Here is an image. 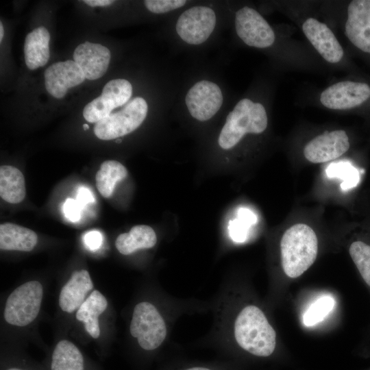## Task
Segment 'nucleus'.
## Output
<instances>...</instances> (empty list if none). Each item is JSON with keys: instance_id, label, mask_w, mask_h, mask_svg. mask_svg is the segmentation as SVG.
<instances>
[{"instance_id": "f257e3e1", "label": "nucleus", "mask_w": 370, "mask_h": 370, "mask_svg": "<svg viewBox=\"0 0 370 370\" xmlns=\"http://www.w3.org/2000/svg\"><path fill=\"white\" fill-rule=\"evenodd\" d=\"M234 336L238 346L253 356L268 358L276 347V332L264 312L255 305H247L237 314Z\"/></svg>"}, {"instance_id": "f03ea898", "label": "nucleus", "mask_w": 370, "mask_h": 370, "mask_svg": "<svg viewBox=\"0 0 370 370\" xmlns=\"http://www.w3.org/2000/svg\"><path fill=\"white\" fill-rule=\"evenodd\" d=\"M318 254V239L314 230L305 223L288 227L280 241L281 264L284 273L297 278L314 262Z\"/></svg>"}, {"instance_id": "7ed1b4c3", "label": "nucleus", "mask_w": 370, "mask_h": 370, "mask_svg": "<svg viewBox=\"0 0 370 370\" xmlns=\"http://www.w3.org/2000/svg\"><path fill=\"white\" fill-rule=\"evenodd\" d=\"M268 125L264 106L245 98L240 100L227 116L219 137V145L224 149L236 145L247 134H260Z\"/></svg>"}, {"instance_id": "20e7f679", "label": "nucleus", "mask_w": 370, "mask_h": 370, "mask_svg": "<svg viewBox=\"0 0 370 370\" xmlns=\"http://www.w3.org/2000/svg\"><path fill=\"white\" fill-rule=\"evenodd\" d=\"M43 287L37 280L27 281L8 295L4 309L5 322L15 327H25L36 320L40 313Z\"/></svg>"}, {"instance_id": "39448f33", "label": "nucleus", "mask_w": 370, "mask_h": 370, "mask_svg": "<svg viewBox=\"0 0 370 370\" xmlns=\"http://www.w3.org/2000/svg\"><path fill=\"white\" fill-rule=\"evenodd\" d=\"M130 332L132 337L136 338L142 350L152 352L164 343L167 335V328L157 308L153 304L143 301L134 308Z\"/></svg>"}, {"instance_id": "423d86ee", "label": "nucleus", "mask_w": 370, "mask_h": 370, "mask_svg": "<svg viewBox=\"0 0 370 370\" xmlns=\"http://www.w3.org/2000/svg\"><path fill=\"white\" fill-rule=\"evenodd\" d=\"M146 101L140 97L130 101L121 110L111 113L94 127L95 136L103 140L114 139L131 133L143 122L147 114Z\"/></svg>"}, {"instance_id": "0eeeda50", "label": "nucleus", "mask_w": 370, "mask_h": 370, "mask_svg": "<svg viewBox=\"0 0 370 370\" xmlns=\"http://www.w3.org/2000/svg\"><path fill=\"white\" fill-rule=\"evenodd\" d=\"M235 29L238 37L248 46L267 48L273 45V29L255 9L245 6L235 14Z\"/></svg>"}, {"instance_id": "6e6552de", "label": "nucleus", "mask_w": 370, "mask_h": 370, "mask_svg": "<svg viewBox=\"0 0 370 370\" xmlns=\"http://www.w3.org/2000/svg\"><path fill=\"white\" fill-rule=\"evenodd\" d=\"M132 94L131 84L124 79L109 81L100 96L89 102L83 110L84 119L90 123H98L112 111L125 104Z\"/></svg>"}, {"instance_id": "1a4fd4ad", "label": "nucleus", "mask_w": 370, "mask_h": 370, "mask_svg": "<svg viewBox=\"0 0 370 370\" xmlns=\"http://www.w3.org/2000/svg\"><path fill=\"white\" fill-rule=\"evenodd\" d=\"M370 97V86L363 82L343 80L335 82L320 94L321 105L332 110H347L358 107Z\"/></svg>"}, {"instance_id": "9d476101", "label": "nucleus", "mask_w": 370, "mask_h": 370, "mask_svg": "<svg viewBox=\"0 0 370 370\" xmlns=\"http://www.w3.org/2000/svg\"><path fill=\"white\" fill-rule=\"evenodd\" d=\"M216 25L213 10L205 6H195L184 11L178 18L176 32L179 36L190 45L206 41Z\"/></svg>"}, {"instance_id": "9b49d317", "label": "nucleus", "mask_w": 370, "mask_h": 370, "mask_svg": "<svg viewBox=\"0 0 370 370\" xmlns=\"http://www.w3.org/2000/svg\"><path fill=\"white\" fill-rule=\"evenodd\" d=\"M301 29L308 42L327 62L339 63L344 56V50L329 26L316 18L308 17L301 25Z\"/></svg>"}, {"instance_id": "f8f14e48", "label": "nucleus", "mask_w": 370, "mask_h": 370, "mask_svg": "<svg viewBox=\"0 0 370 370\" xmlns=\"http://www.w3.org/2000/svg\"><path fill=\"white\" fill-rule=\"evenodd\" d=\"M190 115L200 121L211 119L223 103V95L219 86L208 80L197 82L185 98Z\"/></svg>"}, {"instance_id": "ddd939ff", "label": "nucleus", "mask_w": 370, "mask_h": 370, "mask_svg": "<svg viewBox=\"0 0 370 370\" xmlns=\"http://www.w3.org/2000/svg\"><path fill=\"white\" fill-rule=\"evenodd\" d=\"M350 147L347 134L343 130H334L316 136L304 147L305 158L312 163L332 161L343 155Z\"/></svg>"}, {"instance_id": "4468645a", "label": "nucleus", "mask_w": 370, "mask_h": 370, "mask_svg": "<svg viewBox=\"0 0 370 370\" xmlns=\"http://www.w3.org/2000/svg\"><path fill=\"white\" fill-rule=\"evenodd\" d=\"M345 34L356 48L370 53V0H354L349 3Z\"/></svg>"}, {"instance_id": "2eb2a0df", "label": "nucleus", "mask_w": 370, "mask_h": 370, "mask_svg": "<svg viewBox=\"0 0 370 370\" xmlns=\"http://www.w3.org/2000/svg\"><path fill=\"white\" fill-rule=\"evenodd\" d=\"M85 76L75 61L56 62L45 71L47 91L53 97L63 98L69 88L82 84Z\"/></svg>"}, {"instance_id": "dca6fc26", "label": "nucleus", "mask_w": 370, "mask_h": 370, "mask_svg": "<svg viewBox=\"0 0 370 370\" xmlns=\"http://www.w3.org/2000/svg\"><path fill=\"white\" fill-rule=\"evenodd\" d=\"M73 59L82 69L85 78L95 80L101 77L107 71L110 51L102 45L85 42L76 47Z\"/></svg>"}, {"instance_id": "f3484780", "label": "nucleus", "mask_w": 370, "mask_h": 370, "mask_svg": "<svg viewBox=\"0 0 370 370\" xmlns=\"http://www.w3.org/2000/svg\"><path fill=\"white\" fill-rule=\"evenodd\" d=\"M93 288L92 280L87 270L75 271L60 290L58 297L60 308L66 313L76 312Z\"/></svg>"}, {"instance_id": "a211bd4d", "label": "nucleus", "mask_w": 370, "mask_h": 370, "mask_svg": "<svg viewBox=\"0 0 370 370\" xmlns=\"http://www.w3.org/2000/svg\"><path fill=\"white\" fill-rule=\"evenodd\" d=\"M106 297L98 290H93L75 312V318L84 324L88 334L94 339L100 336L99 316L108 308Z\"/></svg>"}, {"instance_id": "6ab92c4d", "label": "nucleus", "mask_w": 370, "mask_h": 370, "mask_svg": "<svg viewBox=\"0 0 370 370\" xmlns=\"http://www.w3.org/2000/svg\"><path fill=\"white\" fill-rule=\"evenodd\" d=\"M50 34L43 26L29 33L24 43V56L26 66L30 70L45 66L50 57Z\"/></svg>"}, {"instance_id": "aec40b11", "label": "nucleus", "mask_w": 370, "mask_h": 370, "mask_svg": "<svg viewBox=\"0 0 370 370\" xmlns=\"http://www.w3.org/2000/svg\"><path fill=\"white\" fill-rule=\"evenodd\" d=\"M38 243L33 230L12 223L0 225V249L6 251H31Z\"/></svg>"}, {"instance_id": "412c9836", "label": "nucleus", "mask_w": 370, "mask_h": 370, "mask_svg": "<svg viewBox=\"0 0 370 370\" xmlns=\"http://www.w3.org/2000/svg\"><path fill=\"white\" fill-rule=\"evenodd\" d=\"M157 236L152 227L146 225H135L128 233L119 234L115 241L118 251L130 255L138 249H149L155 246Z\"/></svg>"}, {"instance_id": "4be33fe9", "label": "nucleus", "mask_w": 370, "mask_h": 370, "mask_svg": "<svg viewBox=\"0 0 370 370\" xmlns=\"http://www.w3.org/2000/svg\"><path fill=\"white\" fill-rule=\"evenodd\" d=\"M25 178L17 168L3 165L0 167V196L10 204H18L25 197Z\"/></svg>"}, {"instance_id": "5701e85b", "label": "nucleus", "mask_w": 370, "mask_h": 370, "mask_svg": "<svg viewBox=\"0 0 370 370\" xmlns=\"http://www.w3.org/2000/svg\"><path fill=\"white\" fill-rule=\"evenodd\" d=\"M127 169L116 160L104 161L95 175L96 186L105 198L112 195L116 184L127 176Z\"/></svg>"}, {"instance_id": "b1692460", "label": "nucleus", "mask_w": 370, "mask_h": 370, "mask_svg": "<svg viewBox=\"0 0 370 370\" xmlns=\"http://www.w3.org/2000/svg\"><path fill=\"white\" fill-rule=\"evenodd\" d=\"M349 253L363 281L370 288V244L360 240L353 241Z\"/></svg>"}, {"instance_id": "393cba45", "label": "nucleus", "mask_w": 370, "mask_h": 370, "mask_svg": "<svg viewBox=\"0 0 370 370\" xmlns=\"http://www.w3.org/2000/svg\"><path fill=\"white\" fill-rule=\"evenodd\" d=\"M257 221L256 214L248 208H241L237 212V218L229 224L230 238L236 243L245 241L250 226Z\"/></svg>"}, {"instance_id": "a878e982", "label": "nucleus", "mask_w": 370, "mask_h": 370, "mask_svg": "<svg viewBox=\"0 0 370 370\" xmlns=\"http://www.w3.org/2000/svg\"><path fill=\"white\" fill-rule=\"evenodd\" d=\"M335 299L329 295H325L316 299L308 308L303 316V323L306 326H313L321 321L333 310Z\"/></svg>"}, {"instance_id": "bb28decb", "label": "nucleus", "mask_w": 370, "mask_h": 370, "mask_svg": "<svg viewBox=\"0 0 370 370\" xmlns=\"http://www.w3.org/2000/svg\"><path fill=\"white\" fill-rule=\"evenodd\" d=\"M326 174L330 178L338 177L343 180L341 187L347 190L355 186L358 181L357 171L347 162L331 163L326 169Z\"/></svg>"}, {"instance_id": "cd10ccee", "label": "nucleus", "mask_w": 370, "mask_h": 370, "mask_svg": "<svg viewBox=\"0 0 370 370\" xmlns=\"http://www.w3.org/2000/svg\"><path fill=\"white\" fill-rule=\"evenodd\" d=\"M184 0H146L144 1L147 10L156 14H161L177 9L185 5Z\"/></svg>"}, {"instance_id": "c85d7f7f", "label": "nucleus", "mask_w": 370, "mask_h": 370, "mask_svg": "<svg viewBox=\"0 0 370 370\" xmlns=\"http://www.w3.org/2000/svg\"><path fill=\"white\" fill-rule=\"evenodd\" d=\"M1 370H42L27 360L18 358L8 357L4 358Z\"/></svg>"}, {"instance_id": "c756f323", "label": "nucleus", "mask_w": 370, "mask_h": 370, "mask_svg": "<svg viewBox=\"0 0 370 370\" xmlns=\"http://www.w3.org/2000/svg\"><path fill=\"white\" fill-rule=\"evenodd\" d=\"M82 208L77 200L67 198L63 205V212L69 221L77 222L80 219Z\"/></svg>"}, {"instance_id": "7c9ffc66", "label": "nucleus", "mask_w": 370, "mask_h": 370, "mask_svg": "<svg viewBox=\"0 0 370 370\" xmlns=\"http://www.w3.org/2000/svg\"><path fill=\"white\" fill-rule=\"evenodd\" d=\"M103 241L102 234L97 230H92L84 236V242L86 246L92 251L99 249Z\"/></svg>"}, {"instance_id": "2f4dec72", "label": "nucleus", "mask_w": 370, "mask_h": 370, "mask_svg": "<svg viewBox=\"0 0 370 370\" xmlns=\"http://www.w3.org/2000/svg\"><path fill=\"white\" fill-rule=\"evenodd\" d=\"M76 200L79 204V205L83 208L84 206L87 205L88 204L94 202L95 198L92 193L89 189L85 187H81L80 188H79L77 191Z\"/></svg>"}, {"instance_id": "473e14b6", "label": "nucleus", "mask_w": 370, "mask_h": 370, "mask_svg": "<svg viewBox=\"0 0 370 370\" xmlns=\"http://www.w3.org/2000/svg\"><path fill=\"white\" fill-rule=\"evenodd\" d=\"M86 4L92 6H107L112 4L114 1L111 0H84L83 1Z\"/></svg>"}, {"instance_id": "72a5a7b5", "label": "nucleus", "mask_w": 370, "mask_h": 370, "mask_svg": "<svg viewBox=\"0 0 370 370\" xmlns=\"http://www.w3.org/2000/svg\"><path fill=\"white\" fill-rule=\"evenodd\" d=\"M182 370H216V369L210 367H207V366L193 365V366L186 367L182 369Z\"/></svg>"}, {"instance_id": "f704fd0d", "label": "nucleus", "mask_w": 370, "mask_h": 370, "mask_svg": "<svg viewBox=\"0 0 370 370\" xmlns=\"http://www.w3.org/2000/svg\"><path fill=\"white\" fill-rule=\"evenodd\" d=\"M3 37V27L2 23H0V42H1Z\"/></svg>"}, {"instance_id": "c9c22d12", "label": "nucleus", "mask_w": 370, "mask_h": 370, "mask_svg": "<svg viewBox=\"0 0 370 370\" xmlns=\"http://www.w3.org/2000/svg\"><path fill=\"white\" fill-rule=\"evenodd\" d=\"M83 127L84 130H88L89 128V126L88 124H84Z\"/></svg>"}]
</instances>
